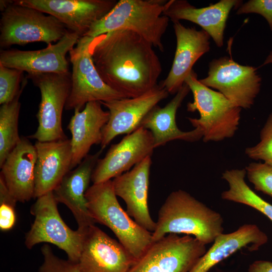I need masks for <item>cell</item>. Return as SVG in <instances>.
Returning <instances> with one entry per match:
<instances>
[{
    "label": "cell",
    "instance_id": "cell-10",
    "mask_svg": "<svg viewBox=\"0 0 272 272\" xmlns=\"http://www.w3.org/2000/svg\"><path fill=\"white\" fill-rule=\"evenodd\" d=\"M206 251L192 236L169 234L153 242L127 272H189Z\"/></svg>",
    "mask_w": 272,
    "mask_h": 272
},
{
    "label": "cell",
    "instance_id": "cell-26",
    "mask_svg": "<svg viewBox=\"0 0 272 272\" xmlns=\"http://www.w3.org/2000/svg\"><path fill=\"white\" fill-rule=\"evenodd\" d=\"M245 169H233L225 171L222 178L229 188L222 192L223 199L241 203L258 211L272 221V205L263 199L247 184L245 181Z\"/></svg>",
    "mask_w": 272,
    "mask_h": 272
},
{
    "label": "cell",
    "instance_id": "cell-16",
    "mask_svg": "<svg viewBox=\"0 0 272 272\" xmlns=\"http://www.w3.org/2000/svg\"><path fill=\"white\" fill-rule=\"evenodd\" d=\"M136 259L95 225L87 230L77 263L81 272H127Z\"/></svg>",
    "mask_w": 272,
    "mask_h": 272
},
{
    "label": "cell",
    "instance_id": "cell-28",
    "mask_svg": "<svg viewBox=\"0 0 272 272\" xmlns=\"http://www.w3.org/2000/svg\"><path fill=\"white\" fill-rule=\"evenodd\" d=\"M24 72L0 64V104L12 101L22 92L27 83Z\"/></svg>",
    "mask_w": 272,
    "mask_h": 272
},
{
    "label": "cell",
    "instance_id": "cell-6",
    "mask_svg": "<svg viewBox=\"0 0 272 272\" xmlns=\"http://www.w3.org/2000/svg\"><path fill=\"white\" fill-rule=\"evenodd\" d=\"M45 14L11 1L1 14V48L36 42L48 45L60 40L69 31L56 18Z\"/></svg>",
    "mask_w": 272,
    "mask_h": 272
},
{
    "label": "cell",
    "instance_id": "cell-17",
    "mask_svg": "<svg viewBox=\"0 0 272 272\" xmlns=\"http://www.w3.org/2000/svg\"><path fill=\"white\" fill-rule=\"evenodd\" d=\"M173 23L176 47L171 69L160 84L169 94H175L182 87L197 60L210 50V36L203 30Z\"/></svg>",
    "mask_w": 272,
    "mask_h": 272
},
{
    "label": "cell",
    "instance_id": "cell-9",
    "mask_svg": "<svg viewBox=\"0 0 272 272\" xmlns=\"http://www.w3.org/2000/svg\"><path fill=\"white\" fill-rule=\"evenodd\" d=\"M26 77L41 93L36 114L38 127L27 138L41 142L67 139L62 129V116L71 91V73L31 74Z\"/></svg>",
    "mask_w": 272,
    "mask_h": 272
},
{
    "label": "cell",
    "instance_id": "cell-33",
    "mask_svg": "<svg viewBox=\"0 0 272 272\" xmlns=\"http://www.w3.org/2000/svg\"><path fill=\"white\" fill-rule=\"evenodd\" d=\"M255 13L262 16L267 21L272 32V0H250L242 3L237 9V15Z\"/></svg>",
    "mask_w": 272,
    "mask_h": 272
},
{
    "label": "cell",
    "instance_id": "cell-21",
    "mask_svg": "<svg viewBox=\"0 0 272 272\" xmlns=\"http://www.w3.org/2000/svg\"><path fill=\"white\" fill-rule=\"evenodd\" d=\"M37 151L34 198L53 191L71 170L72 149L71 139L34 144Z\"/></svg>",
    "mask_w": 272,
    "mask_h": 272
},
{
    "label": "cell",
    "instance_id": "cell-19",
    "mask_svg": "<svg viewBox=\"0 0 272 272\" xmlns=\"http://www.w3.org/2000/svg\"><path fill=\"white\" fill-rule=\"evenodd\" d=\"M103 149L88 155L78 165L62 178L53 193L57 202L65 205L72 212L78 229L85 230L95 224L87 207L85 193L91 180L92 175Z\"/></svg>",
    "mask_w": 272,
    "mask_h": 272
},
{
    "label": "cell",
    "instance_id": "cell-4",
    "mask_svg": "<svg viewBox=\"0 0 272 272\" xmlns=\"http://www.w3.org/2000/svg\"><path fill=\"white\" fill-rule=\"evenodd\" d=\"M87 207L95 223L108 227L136 259L152 244V232L138 224L119 204L111 180L93 184L85 193Z\"/></svg>",
    "mask_w": 272,
    "mask_h": 272
},
{
    "label": "cell",
    "instance_id": "cell-31",
    "mask_svg": "<svg viewBox=\"0 0 272 272\" xmlns=\"http://www.w3.org/2000/svg\"><path fill=\"white\" fill-rule=\"evenodd\" d=\"M17 201L9 192L0 175V229L2 231L12 229L16 222V203Z\"/></svg>",
    "mask_w": 272,
    "mask_h": 272
},
{
    "label": "cell",
    "instance_id": "cell-14",
    "mask_svg": "<svg viewBox=\"0 0 272 272\" xmlns=\"http://www.w3.org/2000/svg\"><path fill=\"white\" fill-rule=\"evenodd\" d=\"M151 132L139 127L112 145L105 156L99 159L93 172V184L104 182L128 171L146 157L151 156L154 148Z\"/></svg>",
    "mask_w": 272,
    "mask_h": 272
},
{
    "label": "cell",
    "instance_id": "cell-32",
    "mask_svg": "<svg viewBox=\"0 0 272 272\" xmlns=\"http://www.w3.org/2000/svg\"><path fill=\"white\" fill-rule=\"evenodd\" d=\"M41 251L43 262L39 267V272H81L77 263L58 257L48 245H44Z\"/></svg>",
    "mask_w": 272,
    "mask_h": 272
},
{
    "label": "cell",
    "instance_id": "cell-13",
    "mask_svg": "<svg viewBox=\"0 0 272 272\" xmlns=\"http://www.w3.org/2000/svg\"><path fill=\"white\" fill-rule=\"evenodd\" d=\"M18 5L56 18L72 32L82 37L117 3L113 0H16Z\"/></svg>",
    "mask_w": 272,
    "mask_h": 272
},
{
    "label": "cell",
    "instance_id": "cell-3",
    "mask_svg": "<svg viewBox=\"0 0 272 272\" xmlns=\"http://www.w3.org/2000/svg\"><path fill=\"white\" fill-rule=\"evenodd\" d=\"M166 2L120 0L104 17L93 24L85 36L95 38L116 30H130L163 52L162 39L170 20L163 14Z\"/></svg>",
    "mask_w": 272,
    "mask_h": 272
},
{
    "label": "cell",
    "instance_id": "cell-8",
    "mask_svg": "<svg viewBox=\"0 0 272 272\" xmlns=\"http://www.w3.org/2000/svg\"><path fill=\"white\" fill-rule=\"evenodd\" d=\"M94 38L80 37L70 51L72 86L65 110H82L90 102H107L126 98L107 85L94 64L90 45Z\"/></svg>",
    "mask_w": 272,
    "mask_h": 272
},
{
    "label": "cell",
    "instance_id": "cell-20",
    "mask_svg": "<svg viewBox=\"0 0 272 272\" xmlns=\"http://www.w3.org/2000/svg\"><path fill=\"white\" fill-rule=\"evenodd\" d=\"M242 3L238 0H221L208 7L196 8L186 1H166L163 14L173 22L184 20L199 25L216 45L221 47L230 12L233 8L238 9Z\"/></svg>",
    "mask_w": 272,
    "mask_h": 272
},
{
    "label": "cell",
    "instance_id": "cell-18",
    "mask_svg": "<svg viewBox=\"0 0 272 272\" xmlns=\"http://www.w3.org/2000/svg\"><path fill=\"white\" fill-rule=\"evenodd\" d=\"M151 156H148L133 168L112 181L116 196L125 202L126 212L140 226L153 232L156 222L148 207V192Z\"/></svg>",
    "mask_w": 272,
    "mask_h": 272
},
{
    "label": "cell",
    "instance_id": "cell-27",
    "mask_svg": "<svg viewBox=\"0 0 272 272\" xmlns=\"http://www.w3.org/2000/svg\"><path fill=\"white\" fill-rule=\"evenodd\" d=\"M23 92V91H22ZM20 92L11 102L0 107V167L21 140L18 129Z\"/></svg>",
    "mask_w": 272,
    "mask_h": 272
},
{
    "label": "cell",
    "instance_id": "cell-29",
    "mask_svg": "<svg viewBox=\"0 0 272 272\" xmlns=\"http://www.w3.org/2000/svg\"><path fill=\"white\" fill-rule=\"evenodd\" d=\"M245 153L252 159L262 160L272 165V112L260 131L259 142L247 148Z\"/></svg>",
    "mask_w": 272,
    "mask_h": 272
},
{
    "label": "cell",
    "instance_id": "cell-12",
    "mask_svg": "<svg viewBox=\"0 0 272 272\" xmlns=\"http://www.w3.org/2000/svg\"><path fill=\"white\" fill-rule=\"evenodd\" d=\"M169 93L161 84L134 98L100 102L110 114L102 131L101 148L104 149L116 137L129 134L139 127L148 112L166 98Z\"/></svg>",
    "mask_w": 272,
    "mask_h": 272
},
{
    "label": "cell",
    "instance_id": "cell-11",
    "mask_svg": "<svg viewBox=\"0 0 272 272\" xmlns=\"http://www.w3.org/2000/svg\"><path fill=\"white\" fill-rule=\"evenodd\" d=\"M199 80L218 90L235 106L249 109L260 91L261 78L254 66L240 64L225 56L212 60L207 76Z\"/></svg>",
    "mask_w": 272,
    "mask_h": 272
},
{
    "label": "cell",
    "instance_id": "cell-22",
    "mask_svg": "<svg viewBox=\"0 0 272 272\" xmlns=\"http://www.w3.org/2000/svg\"><path fill=\"white\" fill-rule=\"evenodd\" d=\"M37 151L34 145L21 137L1 167V176L12 196L24 202L34 198Z\"/></svg>",
    "mask_w": 272,
    "mask_h": 272
},
{
    "label": "cell",
    "instance_id": "cell-15",
    "mask_svg": "<svg viewBox=\"0 0 272 272\" xmlns=\"http://www.w3.org/2000/svg\"><path fill=\"white\" fill-rule=\"evenodd\" d=\"M77 34L69 31L54 44L36 50L10 49L1 50L0 64L6 67L26 72L27 74L69 72L66 55L80 38Z\"/></svg>",
    "mask_w": 272,
    "mask_h": 272
},
{
    "label": "cell",
    "instance_id": "cell-7",
    "mask_svg": "<svg viewBox=\"0 0 272 272\" xmlns=\"http://www.w3.org/2000/svg\"><path fill=\"white\" fill-rule=\"evenodd\" d=\"M57 204L53 191L37 198L30 210L34 221L26 235L25 245L31 249L42 242L54 244L66 253L69 260L78 263L88 229L70 228L61 218Z\"/></svg>",
    "mask_w": 272,
    "mask_h": 272
},
{
    "label": "cell",
    "instance_id": "cell-23",
    "mask_svg": "<svg viewBox=\"0 0 272 272\" xmlns=\"http://www.w3.org/2000/svg\"><path fill=\"white\" fill-rule=\"evenodd\" d=\"M102 105L100 102H90L82 110H74L67 127L72 134V170L88 155L93 145L101 144L102 131L110 116Z\"/></svg>",
    "mask_w": 272,
    "mask_h": 272
},
{
    "label": "cell",
    "instance_id": "cell-34",
    "mask_svg": "<svg viewBox=\"0 0 272 272\" xmlns=\"http://www.w3.org/2000/svg\"><path fill=\"white\" fill-rule=\"evenodd\" d=\"M248 272H272V262L266 260H256L248 267Z\"/></svg>",
    "mask_w": 272,
    "mask_h": 272
},
{
    "label": "cell",
    "instance_id": "cell-24",
    "mask_svg": "<svg viewBox=\"0 0 272 272\" xmlns=\"http://www.w3.org/2000/svg\"><path fill=\"white\" fill-rule=\"evenodd\" d=\"M190 91L184 83L168 103L163 107L155 106L142 120L140 127L151 132L155 149L174 140L193 142L202 138V131L199 128L184 131L178 128L176 122L177 111Z\"/></svg>",
    "mask_w": 272,
    "mask_h": 272
},
{
    "label": "cell",
    "instance_id": "cell-5",
    "mask_svg": "<svg viewBox=\"0 0 272 272\" xmlns=\"http://www.w3.org/2000/svg\"><path fill=\"white\" fill-rule=\"evenodd\" d=\"M184 83L193 96V101L187 104V110L199 113L198 118L188 119L194 128L202 130L203 141L219 142L233 137L239 124L242 109L233 105L220 92L202 84L193 70Z\"/></svg>",
    "mask_w": 272,
    "mask_h": 272
},
{
    "label": "cell",
    "instance_id": "cell-1",
    "mask_svg": "<svg viewBox=\"0 0 272 272\" xmlns=\"http://www.w3.org/2000/svg\"><path fill=\"white\" fill-rule=\"evenodd\" d=\"M153 47L136 33L118 30L94 38L90 51L104 82L134 98L158 85L162 66Z\"/></svg>",
    "mask_w": 272,
    "mask_h": 272
},
{
    "label": "cell",
    "instance_id": "cell-35",
    "mask_svg": "<svg viewBox=\"0 0 272 272\" xmlns=\"http://www.w3.org/2000/svg\"><path fill=\"white\" fill-rule=\"evenodd\" d=\"M272 63V50L270 51L268 55L267 56L266 58L262 64V66Z\"/></svg>",
    "mask_w": 272,
    "mask_h": 272
},
{
    "label": "cell",
    "instance_id": "cell-30",
    "mask_svg": "<svg viewBox=\"0 0 272 272\" xmlns=\"http://www.w3.org/2000/svg\"><path fill=\"white\" fill-rule=\"evenodd\" d=\"M245 170L254 188L272 197V165L264 162H252Z\"/></svg>",
    "mask_w": 272,
    "mask_h": 272
},
{
    "label": "cell",
    "instance_id": "cell-2",
    "mask_svg": "<svg viewBox=\"0 0 272 272\" xmlns=\"http://www.w3.org/2000/svg\"><path fill=\"white\" fill-rule=\"evenodd\" d=\"M223 223L220 213L178 189L169 194L159 210L153 242L169 234H183L207 245L223 233Z\"/></svg>",
    "mask_w": 272,
    "mask_h": 272
},
{
    "label": "cell",
    "instance_id": "cell-25",
    "mask_svg": "<svg viewBox=\"0 0 272 272\" xmlns=\"http://www.w3.org/2000/svg\"><path fill=\"white\" fill-rule=\"evenodd\" d=\"M267 241V235L256 225L244 224L234 232L218 235L189 272H209L238 251H256Z\"/></svg>",
    "mask_w": 272,
    "mask_h": 272
}]
</instances>
